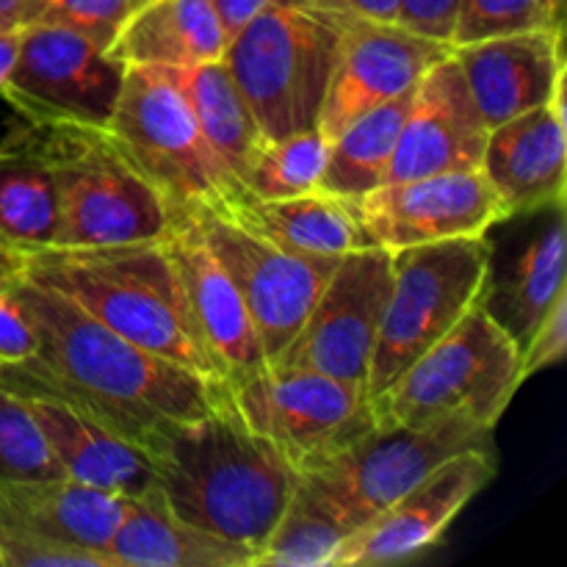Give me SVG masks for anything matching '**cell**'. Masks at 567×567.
<instances>
[{
	"label": "cell",
	"instance_id": "14",
	"mask_svg": "<svg viewBox=\"0 0 567 567\" xmlns=\"http://www.w3.org/2000/svg\"><path fill=\"white\" fill-rule=\"evenodd\" d=\"M485 236L491 241V260L480 308L520 352L548 308L567 291L565 203L504 216Z\"/></svg>",
	"mask_w": 567,
	"mask_h": 567
},
{
	"label": "cell",
	"instance_id": "24",
	"mask_svg": "<svg viewBox=\"0 0 567 567\" xmlns=\"http://www.w3.org/2000/svg\"><path fill=\"white\" fill-rule=\"evenodd\" d=\"M114 567H249L252 551L177 518L158 487L127 498L125 515L105 546Z\"/></svg>",
	"mask_w": 567,
	"mask_h": 567
},
{
	"label": "cell",
	"instance_id": "40",
	"mask_svg": "<svg viewBox=\"0 0 567 567\" xmlns=\"http://www.w3.org/2000/svg\"><path fill=\"white\" fill-rule=\"evenodd\" d=\"M33 0H0V33L20 31L31 22Z\"/></svg>",
	"mask_w": 567,
	"mask_h": 567
},
{
	"label": "cell",
	"instance_id": "32",
	"mask_svg": "<svg viewBox=\"0 0 567 567\" xmlns=\"http://www.w3.org/2000/svg\"><path fill=\"white\" fill-rule=\"evenodd\" d=\"M540 28H563L548 0H460L452 48Z\"/></svg>",
	"mask_w": 567,
	"mask_h": 567
},
{
	"label": "cell",
	"instance_id": "27",
	"mask_svg": "<svg viewBox=\"0 0 567 567\" xmlns=\"http://www.w3.org/2000/svg\"><path fill=\"white\" fill-rule=\"evenodd\" d=\"M227 37L208 0H144L111 42L125 66H192L225 55Z\"/></svg>",
	"mask_w": 567,
	"mask_h": 567
},
{
	"label": "cell",
	"instance_id": "1",
	"mask_svg": "<svg viewBox=\"0 0 567 567\" xmlns=\"http://www.w3.org/2000/svg\"><path fill=\"white\" fill-rule=\"evenodd\" d=\"M14 291L37 332L31 358L0 363V385L17 396L55 399L142 449L164 426L197 419L227 396L225 382L136 347L25 275Z\"/></svg>",
	"mask_w": 567,
	"mask_h": 567
},
{
	"label": "cell",
	"instance_id": "16",
	"mask_svg": "<svg viewBox=\"0 0 567 567\" xmlns=\"http://www.w3.org/2000/svg\"><path fill=\"white\" fill-rule=\"evenodd\" d=\"M498 471L496 446L468 449L424 476L380 515L347 537L332 567L399 565L430 551Z\"/></svg>",
	"mask_w": 567,
	"mask_h": 567
},
{
	"label": "cell",
	"instance_id": "17",
	"mask_svg": "<svg viewBox=\"0 0 567 567\" xmlns=\"http://www.w3.org/2000/svg\"><path fill=\"white\" fill-rule=\"evenodd\" d=\"M449 53L452 44L421 37L399 22L352 17L338 44L319 131L332 138L354 116L413 92L421 78Z\"/></svg>",
	"mask_w": 567,
	"mask_h": 567
},
{
	"label": "cell",
	"instance_id": "5",
	"mask_svg": "<svg viewBox=\"0 0 567 567\" xmlns=\"http://www.w3.org/2000/svg\"><path fill=\"white\" fill-rule=\"evenodd\" d=\"M42 136L59 192L55 247H120L169 233L175 210L105 127L42 125Z\"/></svg>",
	"mask_w": 567,
	"mask_h": 567
},
{
	"label": "cell",
	"instance_id": "4",
	"mask_svg": "<svg viewBox=\"0 0 567 567\" xmlns=\"http://www.w3.org/2000/svg\"><path fill=\"white\" fill-rule=\"evenodd\" d=\"M349 20L324 0H271L227 42L225 61L266 142L319 127Z\"/></svg>",
	"mask_w": 567,
	"mask_h": 567
},
{
	"label": "cell",
	"instance_id": "6",
	"mask_svg": "<svg viewBox=\"0 0 567 567\" xmlns=\"http://www.w3.org/2000/svg\"><path fill=\"white\" fill-rule=\"evenodd\" d=\"M520 352L480 302L371 399L377 426H421L468 415L496 430L518 393Z\"/></svg>",
	"mask_w": 567,
	"mask_h": 567
},
{
	"label": "cell",
	"instance_id": "28",
	"mask_svg": "<svg viewBox=\"0 0 567 567\" xmlns=\"http://www.w3.org/2000/svg\"><path fill=\"white\" fill-rule=\"evenodd\" d=\"M161 70L181 89L205 142L214 150V155L241 194L244 172L252 164L255 153L266 138L255 122L252 111H249L247 100H244L241 89H238L236 78H233L230 66H227L225 55L203 61V64L161 66Z\"/></svg>",
	"mask_w": 567,
	"mask_h": 567
},
{
	"label": "cell",
	"instance_id": "33",
	"mask_svg": "<svg viewBox=\"0 0 567 567\" xmlns=\"http://www.w3.org/2000/svg\"><path fill=\"white\" fill-rule=\"evenodd\" d=\"M64 476L50 457L48 443L17 393L0 385V482Z\"/></svg>",
	"mask_w": 567,
	"mask_h": 567
},
{
	"label": "cell",
	"instance_id": "41",
	"mask_svg": "<svg viewBox=\"0 0 567 567\" xmlns=\"http://www.w3.org/2000/svg\"><path fill=\"white\" fill-rule=\"evenodd\" d=\"M25 260L28 255L20 252L17 247H11L9 241L0 238V286L11 282L14 277H20L25 271Z\"/></svg>",
	"mask_w": 567,
	"mask_h": 567
},
{
	"label": "cell",
	"instance_id": "25",
	"mask_svg": "<svg viewBox=\"0 0 567 567\" xmlns=\"http://www.w3.org/2000/svg\"><path fill=\"white\" fill-rule=\"evenodd\" d=\"M221 210L299 258L341 260L343 255L374 247L354 214L352 199L324 192L282 199L241 197Z\"/></svg>",
	"mask_w": 567,
	"mask_h": 567
},
{
	"label": "cell",
	"instance_id": "23",
	"mask_svg": "<svg viewBox=\"0 0 567 567\" xmlns=\"http://www.w3.org/2000/svg\"><path fill=\"white\" fill-rule=\"evenodd\" d=\"M127 498L70 476L0 482V520L25 526L50 540L105 551L125 515Z\"/></svg>",
	"mask_w": 567,
	"mask_h": 567
},
{
	"label": "cell",
	"instance_id": "30",
	"mask_svg": "<svg viewBox=\"0 0 567 567\" xmlns=\"http://www.w3.org/2000/svg\"><path fill=\"white\" fill-rule=\"evenodd\" d=\"M354 526L332 498L299 476L280 520L252 557V567H332Z\"/></svg>",
	"mask_w": 567,
	"mask_h": 567
},
{
	"label": "cell",
	"instance_id": "42",
	"mask_svg": "<svg viewBox=\"0 0 567 567\" xmlns=\"http://www.w3.org/2000/svg\"><path fill=\"white\" fill-rule=\"evenodd\" d=\"M17 42H20V31L0 33V97H3L6 81H9L11 64H14V55H17Z\"/></svg>",
	"mask_w": 567,
	"mask_h": 567
},
{
	"label": "cell",
	"instance_id": "39",
	"mask_svg": "<svg viewBox=\"0 0 567 567\" xmlns=\"http://www.w3.org/2000/svg\"><path fill=\"white\" fill-rule=\"evenodd\" d=\"M324 3L336 6V9L347 11L352 17H360V20L396 22L399 11V0H324Z\"/></svg>",
	"mask_w": 567,
	"mask_h": 567
},
{
	"label": "cell",
	"instance_id": "31",
	"mask_svg": "<svg viewBox=\"0 0 567 567\" xmlns=\"http://www.w3.org/2000/svg\"><path fill=\"white\" fill-rule=\"evenodd\" d=\"M327 153H330V138L319 127L264 142L244 172L241 197L282 199L319 192Z\"/></svg>",
	"mask_w": 567,
	"mask_h": 567
},
{
	"label": "cell",
	"instance_id": "20",
	"mask_svg": "<svg viewBox=\"0 0 567 567\" xmlns=\"http://www.w3.org/2000/svg\"><path fill=\"white\" fill-rule=\"evenodd\" d=\"M565 81H559L546 105L487 131L480 172L496 192L504 216L565 203Z\"/></svg>",
	"mask_w": 567,
	"mask_h": 567
},
{
	"label": "cell",
	"instance_id": "38",
	"mask_svg": "<svg viewBox=\"0 0 567 567\" xmlns=\"http://www.w3.org/2000/svg\"><path fill=\"white\" fill-rule=\"evenodd\" d=\"M210 9H214L216 20H219L221 31H225L227 42L258 14L260 9L271 3V0H208Z\"/></svg>",
	"mask_w": 567,
	"mask_h": 567
},
{
	"label": "cell",
	"instance_id": "9",
	"mask_svg": "<svg viewBox=\"0 0 567 567\" xmlns=\"http://www.w3.org/2000/svg\"><path fill=\"white\" fill-rule=\"evenodd\" d=\"M493 446L491 426L460 413L443 415L421 426H374L299 476L332 498L358 532L449 457Z\"/></svg>",
	"mask_w": 567,
	"mask_h": 567
},
{
	"label": "cell",
	"instance_id": "10",
	"mask_svg": "<svg viewBox=\"0 0 567 567\" xmlns=\"http://www.w3.org/2000/svg\"><path fill=\"white\" fill-rule=\"evenodd\" d=\"M247 426L271 443L297 471L341 452L374 430V410L363 385L319 371L266 365L227 385Z\"/></svg>",
	"mask_w": 567,
	"mask_h": 567
},
{
	"label": "cell",
	"instance_id": "12",
	"mask_svg": "<svg viewBox=\"0 0 567 567\" xmlns=\"http://www.w3.org/2000/svg\"><path fill=\"white\" fill-rule=\"evenodd\" d=\"M188 214L241 293L266 360L271 363L305 324L338 260H313L286 252L221 208H192Z\"/></svg>",
	"mask_w": 567,
	"mask_h": 567
},
{
	"label": "cell",
	"instance_id": "3",
	"mask_svg": "<svg viewBox=\"0 0 567 567\" xmlns=\"http://www.w3.org/2000/svg\"><path fill=\"white\" fill-rule=\"evenodd\" d=\"M22 275L59 291L136 347L219 380L194 330L164 238L120 247L42 249L28 255Z\"/></svg>",
	"mask_w": 567,
	"mask_h": 567
},
{
	"label": "cell",
	"instance_id": "8",
	"mask_svg": "<svg viewBox=\"0 0 567 567\" xmlns=\"http://www.w3.org/2000/svg\"><path fill=\"white\" fill-rule=\"evenodd\" d=\"M105 131L175 214L227 208L241 197L205 142L186 97L161 66H127Z\"/></svg>",
	"mask_w": 567,
	"mask_h": 567
},
{
	"label": "cell",
	"instance_id": "37",
	"mask_svg": "<svg viewBox=\"0 0 567 567\" xmlns=\"http://www.w3.org/2000/svg\"><path fill=\"white\" fill-rule=\"evenodd\" d=\"M460 0H399L396 22L421 33V37L437 39L452 44L454 17H457Z\"/></svg>",
	"mask_w": 567,
	"mask_h": 567
},
{
	"label": "cell",
	"instance_id": "21",
	"mask_svg": "<svg viewBox=\"0 0 567 567\" xmlns=\"http://www.w3.org/2000/svg\"><path fill=\"white\" fill-rule=\"evenodd\" d=\"M452 53L487 127L546 105L565 81L563 28L460 44Z\"/></svg>",
	"mask_w": 567,
	"mask_h": 567
},
{
	"label": "cell",
	"instance_id": "13",
	"mask_svg": "<svg viewBox=\"0 0 567 567\" xmlns=\"http://www.w3.org/2000/svg\"><path fill=\"white\" fill-rule=\"evenodd\" d=\"M391 293V252L365 247L338 260L308 319L271 365L319 371L365 388Z\"/></svg>",
	"mask_w": 567,
	"mask_h": 567
},
{
	"label": "cell",
	"instance_id": "15",
	"mask_svg": "<svg viewBox=\"0 0 567 567\" xmlns=\"http://www.w3.org/2000/svg\"><path fill=\"white\" fill-rule=\"evenodd\" d=\"M352 208L371 244L388 252L449 238L485 236L504 219L502 203L480 169L382 183L352 199Z\"/></svg>",
	"mask_w": 567,
	"mask_h": 567
},
{
	"label": "cell",
	"instance_id": "34",
	"mask_svg": "<svg viewBox=\"0 0 567 567\" xmlns=\"http://www.w3.org/2000/svg\"><path fill=\"white\" fill-rule=\"evenodd\" d=\"M142 3L144 0H33L31 22L72 28L109 50L127 17Z\"/></svg>",
	"mask_w": 567,
	"mask_h": 567
},
{
	"label": "cell",
	"instance_id": "18",
	"mask_svg": "<svg viewBox=\"0 0 567 567\" xmlns=\"http://www.w3.org/2000/svg\"><path fill=\"white\" fill-rule=\"evenodd\" d=\"M164 247L175 266L188 316L214 363L216 377L225 385H233L266 369L269 360L260 347L252 316L216 255L203 241L188 210L175 214V221L164 236Z\"/></svg>",
	"mask_w": 567,
	"mask_h": 567
},
{
	"label": "cell",
	"instance_id": "43",
	"mask_svg": "<svg viewBox=\"0 0 567 567\" xmlns=\"http://www.w3.org/2000/svg\"><path fill=\"white\" fill-rule=\"evenodd\" d=\"M548 3H551L554 14H557V17H563V3H565V0H548Z\"/></svg>",
	"mask_w": 567,
	"mask_h": 567
},
{
	"label": "cell",
	"instance_id": "2",
	"mask_svg": "<svg viewBox=\"0 0 567 567\" xmlns=\"http://www.w3.org/2000/svg\"><path fill=\"white\" fill-rule=\"evenodd\" d=\"M144 452L155 487L177 518L249 548L252 557L299 480V471L249 430L230 393L208 413L164 426Z\"/></svg>",
	"mask_w": 567,
	"mask_h": 567
},
{
	"label": "cell",
	"instance_id": "44",
	"mask_svg": "<svg viewBox=\"0 0 567 567\" xmlns=\"http://www.w3.org/2000/svg\"><path fill=\"white\" fill-rule=\"evenodd\" d=\"M0 567H3V559H0Z\"/></svg>",
	"mask_w": 567,
	"mask_h": 567
},
{
	"label": "cell",
	"instance_id": "7",
	"mask_svg": "<svg viewBox=\"0 0 567 567\" xmlns=\"http://www.w3.org/2000/svg\"><path fill=\"white\" fill-rule=\"evenodd\" d=\"M487 260V236L393 249L391 293L365 377L369 399L385 391L419 354L441 341L480 302Z\"/></svg>",
	"mask_w": 567,
	"mask_h": 567
},
{
	"label": "cell",
	"instance_id": "29",
	"mask_svg": "<svg viewBox=\"0 0 567 567\" xmlns=\"http://www.w3.org/2000/svg\"><path fill=\"white\" fill-rule=\"evenodd\" d=\"M413 92L399 94V97L354 116L330 138V153H327L319 192L341 199H358L385 183Z\"/></svg>",
	"mask_w": 567,
	"mask_h": 567
},
{
	"label": "cell",
	"instance_id": "19",
	"mask_svg": "<svg viewBox=\"0 0 567 567\" xmlns=\"http://www.w3.org/2000/svg\"><path fill=\"white\" fill-rule=\"evenodd\" d=\"M487 131L457 59L443 55L415 86L385 183L480 169Z\"/></svg>",
	"mask_w": 567,
	"mask_h": 567
},
{
	"label": "cell",
	"instance_id": "11",
	"mask_svg": "<svg viewBox=\"0 0 567 567\" xmlns=\"http://www.w3.org/2000/svg\"><path fill=\"white\" fill-rule=\"evenodd\" d=\"M125 70L120 59L81 31L31 22L20 28L3 100L28 122L105 127Z\"/></svg>",
	"mask_w": 567,
	"mask_h": 567
},
{
	"label": "cell",
	"instance_id": "22",
	"mask_svg": "<svg viewBox=\"0 0 567 567\" xmlns=\"http://www.w3.org/2000/svg\"><path fill=\"white\" fill-rule=\"evenodd\" d=\"M31 410L50 457L61 474L120 496H144L155 487L147 452L105 430L89 415L44 396H20Z\"/></svg>",
	"mask_w": 567,
	"mask_h": 567
},
{
	"label": "cell",
	"instance_id": "36",
	"mask_svg": "<svg viewBox=\"0 0 567 567\" xmlns=\"http://www.w3.org/2000/svg\"><path fill=\"white\" fill-rule=\"evenodd\" d=\"M14 280L0 286V363H20L37 352V332L17 297Z\"/></svg>",
	"mask_w": 567,
	"mask_h": 567
},
{
	"label": "cell",
	"instance_id": "35",
	"mask_svg": "<svg viewBox=\"0 0 567 567\" xmlns=\"http://www.w3.org/2000/svg\"><path fill=\"white\" fill-rule=\"evenodd\" d=\"M567 352V291L548 308L540 324L520 349V382L532 380L540 371L563 363Z\"/></svg>",
	"mask_w": 567,
	"mask_h": 567
},
{
	"label": "cell",
	"instance_id": "26",
	"mask_svg": "<svg viewBox=\"0 0 567 567\" xmlns=\"http://www.w3.org/2000/svg\"><path fill=\"white\" fill-rule=\"evenodd\" d=\"M0 238L25 255L59 238V192L39 122L22 120L0 138Z\"/></svg>",
	"mask_w": 567,
	"mask_h": 567
}]
</instances>
